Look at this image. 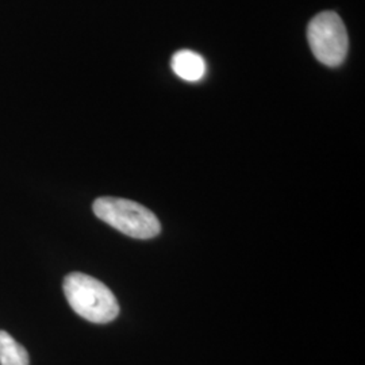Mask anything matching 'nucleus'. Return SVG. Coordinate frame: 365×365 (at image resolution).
<instances>
[{
  "label": "nucleus",
  "mask_w": 365,
  "mask_h": 365,
  "mask_svg": "<svg viewBox=\"0 0 365 365\" xmlns=\"http://www.w3.org/2000/svg\"><path fill=\"white\" fill-rule=\"evenodd\" d=\"M64 294L69 306L92 324H108L119 314L111 289L90 274L72 272L64 279Z\"/></svg>",
  "instance_id": "f257e3e1"
},
{
  "label": "nucleus",
  "mask_w": 365,
  "mask_h": 365,
  "mask_svg": "<svg viewBox=\"0 0 365 365\" xmlns=\"http://www.w3.org/2000/svg\"><path fill=\"white\" fill-rule=\"evenodd\" d=\"M92 209L101 221L133 238L149 240L161 230L160 222L150 210L129 199L103 196L93 202Z\"/></svg>",
  "instance_id": "f03ea898"
},
{
  "label": "nucleus",
  "mask_w": 365,
  "mask_h": 365,
  "mask_svg": "<svg viewBox=\"0 0 365 365\" xmlns=\"http://www.w3.org/2000/svg\"><path fill=\"white\" fill-rule=\"evenodd\" d=\"M307 38L314 57L324 66H339L348 54V31L339 14L324 11L314 16L307 27Z\"/></svg>",
  "instance_id": "7ed1b4c3"
},
{
  "label": "nucleus",
  "mask_w": 365,
  "mask_h": 365,
  "mask_svg": "<svg viewBox=\"0 0 365 365\" xmlns=\"http://www.w3.org/2000/svg\"><path fill=\"white\" fill-rule=\"evenodd\" d=\"M173 72L185 81H199L206 75L205 58L192 51H180L175 53L170 61Z\"/></svg>",
  "instance_id": "20e7f679"
},
{
  "label": "nucleus",
  "mask_w": 365,
  "mask_h": 365,
  "mask_svg": "<svg viewBox=\"0 0 365 365\" xmlns=\"http://www.w3.org/2000/svg\"><path fill=\"white\" fill-rule=\"evenodd\" d=\"M26 349L4 330H0V365H29Z\"/></svg>",
  "instance_id": "39448f33"
}]
</instances>
